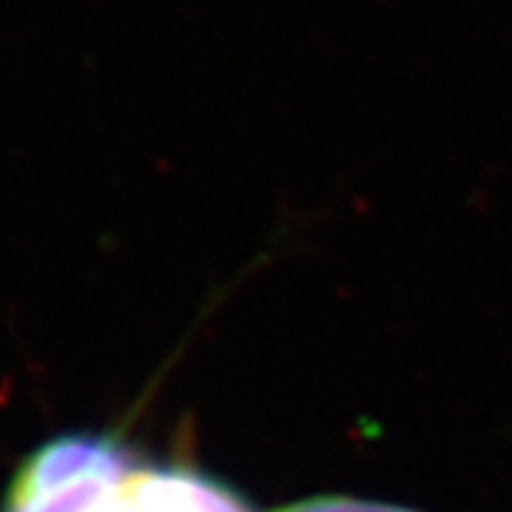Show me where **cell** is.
I'll use <instances>...</instances> for the list:
<instances>
[{
    "mask_svg": "<svg viewBox=\"0 0 512 512\" xmlns=\"http://www.w3.org/2000/svg\"><path fill=\"white\" fill-rule=\"evenodd\" d=\"M271 512H421L404 504L373 501V498H353V495H311L302 501H293Z\"/></svg>",
    "mask_w": 512,
    "mask_h": 512,
    "instance_id": "7a4b0ae2",
    "label": "cell"
},
{
    "mask_svg": "<svg viewBox=\"0 0 512 512\" xmlns=\"http://www.w3.org/2000/svg\"><path fill=\"white\" fill-rule=\"evenodd\" d=\"M137 473L131 467V456L120 444L97 436H66L49 441L37 453L26 458L9 493V507L26 504L37 495L52 493L86 478H111L126 481Z\"/></svg>",
    "mask_w": 512,
    "mask_h": 512,
    "instance_id": "6da1fadb",
    "label": "cell"
}]
</instances>
